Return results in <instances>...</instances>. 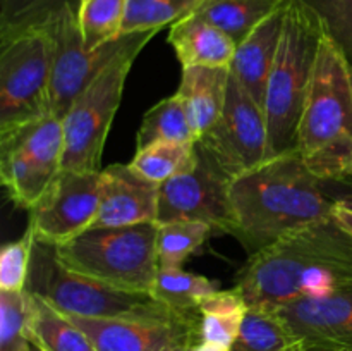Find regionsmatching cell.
Here are the masks:
<instances>
[{
    "instance_id": "f546056e",
    "label": "cell",
    "mask_w": 352,
    "mask_h": 351,
    "mask_svg": "<svg viewBox=\"0 0 352 351\" xmlns=\"http://www.w3.org/2000/svg\"><path fill=\"white\" fill-rule=\"evenodd\" d=\"M36 237L28 227L16 241H10L0 251V291L23 292L28 288L31 260Z\"/></svg>"
},
{
    "instance_id": "44dd1931",
    "label": "cell",
    "mask_w": 352,
    "mask_h": 351,
    "mask_svg": "<svg viewBox=\"0 0 352 351\" xmlns=\"http://www.w3.org/2000/svg\"><path fill=\"white\" fill-rule=\"evenodd\" d=\"M217 291V282L205 275L192 274L182 267H160L150 295L170 312L199 322V305Z\"/></svg>"
},
{
    "instance_id": "3957f363",
    "label": "cell",
    "mask_w": 352,
    "mask_h": 351,
    "mask_svg": "<svg viewBox=\"0 0 352 351\" xmlns=\"http://www.w3.org/2000/svg\"><path fill=\"white\" fill-rule=\"evenodd\" d=\"M296 151L322 181L352 178V64L330 30L316 58Z\"/></svg>"
},
{
    "instance_id": "4316f807",
    "label": "cell",
    "mask_w": 352,
    "mask_h": 351,
    "mask_svg": "<svg viewBox=\"0 0 352 351\" xmlns=\"http://www.w3.org/2000/svg\"><path fill=\"white\" fill-rule=\"evenodd\" d=\"M213 227L195 220H175L160 224L157 253L160 267H182L186 258L195 253L212 236Z\"/></svg>"
},
{
    "instance_id": "5bb4252c",
    "label": "cell",
    "mask_w": 352,
    "mask_h": 351,
    "mask_svg": "<svg viewBox=\"0 0 352 351\" xmlns=\"http://www.w3.org/2000/svg\"><path fill=\"white\" fill-rule=\"evenodd\" d=\"M305 351H352V286L327 298H302L280 306Z\"/></svg>"
},
{
    "instance_id": "cb8c5ba5",
    "label": "cell",
    "mask_w": 352,
    "mask_h": 351,
    "mask_svg": "<svg viewBox=\"0 0 352 351\" xmlns=\"http://www.w3.org/2000/svg\"><path fill=\"white\" fill-rule=\"evenodd\" d=\"M198 141L188 110L181 96H172L155 103L143 116L136 134V150L155 143H191Z\"/></svg>"
},
{
    "instance_id": "836d02e7",
    "label": "cell",
    "mask_w": 352,
    "mask_h": 351,
    "mask_svg": "<svg viewBox=\"0 0 352 351\" xmlns=\"http://www.w3.org/2000/svg\"><path fill=\"white\" fill-rule=\"evenodd\" d=\"M188 351H232L230 348L220 346V344H212V343H196L195 346L189 348Z\"/></svg>"
},
{
    "instance_id": "e0dca14e",
    "label": "cell",
    "mask_w": 352,
    "mask_h": 351,
    "mask_svg": "<svg viewBox=\"0 0 352 351\" xmlns=\"http://www.w3.org/2000/svg\"><path fill=\"white\" fill-rule=\"evenodd\" d=\"M168 43L174 48L182 69H230L237 48L236 41L226 31L195 12L172 24Z\"/></svg>"
},
{
    "instance_id": "83f0119b",
    "label": "cell",
    "mask_w": 352,
    "mask_h": 351,
    "mask_svg": "<svg viewBox=\"0 0 352 351\" xmlns=\"http://www.w3.org/2000/svg\"><path fill=\"white\" fill-rule=\"evenodd\" d=\"M203 0H129L122 36L141 31H160L189 16Z\"/></svg>"
},
{
    "instance_id": "1f68e13d",
    "label": "cell",
    "mask_w": 352,
    "mask_h": 351,
    "mask_svg": "<svg viewBox=\"0 0 352 351\" xmlns=\"http://www.w3.org/2000/svg\"><path fill=\"white\" fill-rule=\"evenodd\" d=\"M330 31L342 45L347 55L352 54V0H322Z\"/></svg>"
},
{
    "instance_id": "8fae6325",
    "label": "cell",
    "mask_w": 352,
    "mask_h": 351,
    "mask_svg": "<svg viewBox=\"0 0 352 351\" xmlns=\"http://www.w3.org/2000/svg\"><path fill=\"white\" fill-rule=\"evenodd\" d=\"M230 182L232 179L222 174L198 148V162L191 171L160 184L157 224L195 220L234 236L236 215L230 202Z\"/></svg>"
},
{
    "instance_id": "d6986e66",
    "label": "cell",
    "mask_w": 352,
    "mask_h": 351,
    "mask_svg": "<svg viewBox=\"0 0 352 351\" xmlns=\"http://www.w3.org/2000/svg\"><path fill=\"white\" fill-rule=\"evenodd\" d=\"M26 337L41 351H96L85 330L34 292Z\"/></svg>"
},
{
    "instance_id": "e575fe53",
    "label": "cell",
    "mask_w": 352,
    "mask_h": 351,
    "mask_svg": "<svg viewBox=\"0 0 352 351\" xmlns=\"http://www.w3.org/2000/svg\"><path fill=\"white\" fill-rule=\"evenodd\" d=\"M21 351H41V350H38V348L34 346V344H31L30 341H28V343L24 344L23 348H21Z\"/></svg>"
},
{
    "instance_id": "603a6c76",
    "label": "cell",
    "mask_w": 352,
    "mask_h": 351,
    "mask_svg": "<svg viewBox=\"0 0 352 351\" xmlns=\"http://www.w3.org/2000/svg\"><path fill=\"white\" fill-rule=\"evenodd\" d=\"M232 351H305L287 320L272 308H250Z\"/></svg>"
},
{
    "instance_id": "d4e9b609",
    "label": "cell",
    "mask_w": 352,
    "mask_h": 351,
    "mask_svg": "<svg viewBox=\"0 0 352 351\" xmlns=\"http://www.w3.org/2000/svg\"><path fill=\"white\" fill-rule=\"evenodd\" d=\"M198 162V145L191 143H155L136 150L131 167L140 176L157 184L168 181L182 172L191 171Z\"/></svg>"
},
{
    "instance_id": "2e32d148",
    "label": "cell",
    "mask_w": 352,
    "mask_h": 351,
    "mask_svg": "<svg viewBox=\"0 0 352 351\" xmlns=\"http://www.w3.org/2000/svg\"><path fill=\"white\" fill-rule=\"evenodd\" d=\"M285 6L258 24L243 41L237 43L236 55L230 64V74L263 109L268 78L274 69L278 45H280Z\"/></svg>"
},
{
    "instance_id": "7a4b0ae2",
    "label": "cell",
    "mask_w": 352,
    "mask_h": 351,
    "mask_svg": "<svg viewBox=\"0 0 352 351\" xmlns=\"http://www.w3.org/2000/svg\"><path fill=\"white\" fill-rule=\"evenodd\" d=\"M322 182L296 150L244 172L230 182L234 236L253 255L292 231L332 217L336 200L323 193Z\"/></svg>"
},
{
    "instance_id": "9a60e30c",
    "label": "cell",
    "mask_w": 352,
    "mask_h": 351,
    "mask_svg": "<svg viewBox=\"0 0 352 351\" xmlns=\"http://www.w3.org/2000/svg\"><path fill=\"white\" fill-rule=\"evenodd\" d=\"M100 174V209L93 227L157 222L160 184L148 181L129 164H112Z\"/></svg>"
},
{
    "instance_id": "4dcf8cb0",
    "label": "cell",
    "mask_w": 352,
    "mask_h": 351,
    "mask_svg": "<svg viewBox=\"0 0 352 351\" xmlns=\"http://www.w3.org/2000/svg\"><path fill=\"white\" fill-rule=\"evenodd\" d=\"M65 2L79 0H0V33L43 23Z\"/></svg>"
},
{
    "instance_id": "52a82bcc",
    "label": "cell",
    "mask_w": 352,
    "mask_h": 351,
    "mask_svg": "<svg viewBox=\"0 0 352 351\" xmlns=\"http://www.w3.org/2000/svg\"><path fill=\"white\" fill-rule=\"evenodd\" d=\"M26 291L45 298L65 315L86 319L170 320L181 317L150 292L122 291L69 270L58 262L54 244L41 241L34 243Z\"/></svg>"
},
{
    "instance_id": "8992f818",
    "label": "cell",
    "mask_w": 352,
    "mask_h": 351,
    "mask_svg": "<svg viewBox=\"0 0 352 351\" xmlns=\"http://www.w3.org/2000/svg\"><path fill=\"white\" fill-rule=\"evenodd\" d=\"M157 33L158 31H141L126 34V41L119 52L74 100L62 119L64 171H100L103 147L122 102L127 76L140 52Z\"/></svg>"
},
{
    "instance_id": "9c48e42d",
    "label": "cell",
    "mask_w": 352,
    "mask_h": 351,
    "mask_svg": "<svg viewBox=\"0 0 352 351\" xmlns=\"http://www.w3.org/2000/svg\"><path fill=\"white\" fill-rule=\"evenodd\" d=\"M196 143L232 181L270 158L265 109L232 74L219 120Z\"/></svg>"
},
{
    "instance_id": "ac0fdd59",
    "label": "cell",
    "mask_w": 352,
    "mask_h": 351,
    "mask_svg": "<svg viewBox=\"0 0 352 351\" xmlns=\"http://www.w3.org/2000/svg\"><path fill=\"white\" fill-rule=\"evenodd\" d=\"M230 69L186 67L182 69L177 95L181 96L196 138H201L219 120L227 100Z\"/></svg>"
},
{
    "instance_id": "7402d4cb",
    "label": "cell",
    "mask_w": 352,
    "mask_h": 351,
    "mask_svg": "<svg viewBox=\"0 0 352 351\" xmlns=\"http://www.w3.org/2000/svg\"><path fill=\"white\" fill-rule=\"evenodd\" d=\"M289 0H203L195 14L226 31L236 43Z\"/></svg>"
},
{
    "instance_id": "f1b7e54d",
    "label": "cell",
    "mask_w": 352,
    "mask_h": 351,
    "mask_svg": "<svg viewBox=\"0 0 352 351\" xmlns=\"http://www.w3.org/2000/svg\"><path fill=\"white\" fill-rule=\"evenodd\" d=\"M30 313V291H0V351H21L28 343Z\"/></svg>"
},
{
    "instance_id": "5b68a950",
    "label": "cell",
    "mask_w": 352,
    "mask_h": 351,
    "mask_svg": "<svg viewBox=\"0 0 352 351\" xmlns=\"http://www.w3.org/2000/svg\"><path fill=\"white\" fill-rule=\"evenodd\" d=\"M157 236V222L91 227L55 246V253L76 274L122 291L150 292L160 268Z\"/></svg>"
},
{
    "instance_id": "4fadbf2b",
    "label": "cell",
    "mask_w": 352,
    "mask_h": 351,
    "mask_svg": "<svg viewBox=\"0 0 352 351\" xmlns=\"http://www.w3.org/2000/svg\"><path fill=\"white\" fill-rule=\"evenodd\" d=\"M96 351H188L199 343L198 320L86 319L67 315Z\"/></svg>"
},
{
    "instance_id": "6da1fadb",
    "label": "cell",
    "mask_w": 352,
    "mask_h": 351,
    "mask_svg": "<svg viewBox=\"0 0 352 351\" xmlns=\"http://www.w3.org/2000/svg\"><path fill=\"white\" fill-rule=\"evenodd\" d=\"M352 286V236L333 217L296 229L253 253L236 288L250 308L327 298Z\"/></svg>"
},
{
    "instance_id": "d6a6232c",
    "label": "cell",
    "mask_w": 352,
    "mask_h": 351,
    "mask_svg": "<svg viewBox=\"0 0 352 351\" xmlns=\"http://www.w3.org/2000/svg\"><path fill=\"white\" fill-rule=\"evenodd\" d=\"M332 217L352 236V193L336 200Z\"/></svg>"
},
{
    "instance_id": "ba28073f",
    "label": "cell",
    "mask_w": 352,
    "mask_h": 351,
    "mask_svg": "<svg viewBox=\"0 0 352 351\" xmlns=\"http://www.w3.org/2000/svg\"><path fill=\"white\" fill-rule=\"evenodd\" d=\"M52 41L45 23L0 33V131L48 112Z\"/></svg>"
},
{
    "instance_id": "7c38bea8",
    "label": "cell",
    "mask_w": 352,
    "mask_h": 351,
    "mask_svg": "<svg viewBox=\"0 0 352 351\" xmlns=\"http://www.w3.org/2000/svg\"><path fill=\"white\" fill-rule=\"evenodd\" d=\"M102 171L78 172L60 169L52 184L30 210V229L36 241L60 244L91 229L100 209Z\"/></svg>"
},
{
    "instance_id": "484cf974",
    "label": "cell",
    "mask_w": 352,
    "mask_h": 351,
    "mask_svg": "<svg viewBox=\"0 0 352 351\" xmlns=\"http://www.w3.org/2000/svg\"><path fill=\"white\" fill-rule=\"evenodd\" d=\"M129 0H79L78 23L88 52L122 36Z\"/></svg>"
},
{
    "instance_id": "277c9868",
    "label": "cell",
    "mask_w": 352,
    "mask_h": 351,
    "mask_svg": "<svg viewBox=\"0 0 352 351\" xmlns=\"http://www.w3.org/2000/svg\"><path fill=\"white\" fill-rule=\"evenodd\" d=\"M329 30L322 10L308 0H289L280 45L265 96L270 158L296 150L299 120L320 47Z\"/></svg>"
},
{
    "instance_id": "30bf717a",
    "label": "cell",
    "mask_w": 352,
    "mask_h": 351,
    "mask_svg": "<svg viewBox=\"0 0 352 351\" xmlns=\"http://www.w3.org/2000/svg\"><path fill=\"white\" fill-rule=\"evenodd\" d=\"M52 41V79L48 112L64 119L67 110L89 81L119 52L126 34L88 52L78 23V3L65 2L43 21Z\"/></svg>"
},
{
    "instance_id": "ffe728a7",
    "label": "cell",
    "mask_w": 352,
    "mask_h": 351,
    "mask_svg": "<svg viewBox=\"0 0 352 351\" xmlns=\"http://www.w3.org/2000/svg\"><path fill=\"white\" fill-rule=\"evenodd\" d=\"M246 299L243 292L234 286L232 289H219L203 299L198 308L199 343L220 344L232 348L241 332L244 319L248 315Z\"/></svg>"
}]
</instances>
